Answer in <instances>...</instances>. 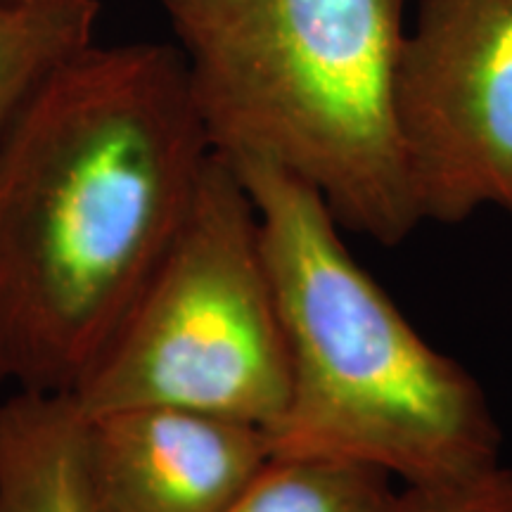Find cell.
<instances>
[{
	"mask_svg": "<svg viewBox=\"0 0 512 512\" xmlns=\"http://www.w3.org/2000/svg\"><path fill=\"white\" fill-rule=\"evenodd\" d=\"M88 415L174 406L271 434L290 358L256 207L214 152L188 214L74 392Z\"/></svg>",
	"mask_w": 512,
	"mask_h": 512,
	"instance_id": "cell-4",
	"label": "cell"
},
{
	"mask_svg": "<svg viewBox=\"0 0 512 512\" xmlns=\"http://www.w3.org/2000/svg\"><path fill=\"white\" fill-rule=\"evenodd\" d=\"M214 155L174 43H91L0 143V387L74 394Z\"/></svg>",
	"mask_w": 512,
	"mask_h": 512,
	"instance_id": "cell-1",
	"label": "cell"
},
{
	"mask_svg": "<svg viewBox=\"0 0 512 512\" xmlns=\"http://www.w3.org/2000/svg\"><path fill=\"white\" fill-rule=\"evenodd\" d=\"M226 159L259 216L290 358L271 453L356 460L403 484L458 482L501 465L482 387L351 256L318 190L266 159Z\"/></svg>",
	"mask_w": 512,
	"mask_h": 512,
	"instance_id": "cell-2",
	"label": "cell"
},
{
	"mask_svg": "<svg viewBox=\"0 0 512 512\" xmlns=\"http://www.w3.org/2000/svg\"><path fill=\"white\" fill-rule=\"evenodd\" d=\"M98 0L0 3V143L57 67L95 43Z\"/></svg>",
	"mask_w": 512,
	"mask_h": 512,
	"instance_id": "cell-8",
	"label": "cell"
},
{
	"mask_svg": "<svg viewBox=\"0 0 512 512\" xmlns=\"http://www.w3.org/2000/svg\"><path fill=\"white\" fill-rule=\"evenodd\" d=\"M211 147L273 162L384 247L420 226L394 117L408 0H157Z\"/></svg>",
	"mask_w": 512,
	"mask_h": 512,
	"instance_id": "cell-3",
	"label": "cell"
},
{
	"mask_svg": "<svg viewBox=\"0 0 512 512\" xmlns=\"http://www.w3.org/2000/svg\"><path fill=\"white\" fill-rule=\"evenodd\" d=\"M86 430L74 394L12 392L0 403V512H93Z\"/></svg>",
	"mask_w": 512,
	"mask_h": 512,
	"instance_id": "cell-7",
	"label": "cell"
},
{
	"mask_svg": "<svg viewBox=\"0 0 512 512\" xmlns=\"http://www.w3.org/2000/svg\"><path fill=\"white\" fill-rule=\"evenodd\" d=\"M394 117L422 223L512 216V0H420Z\"/></svg>",
	"mask_w": 512,
	"mask_h": 512,
	"instance_id": "cell-5",
	"label": "cell"
},
{
	"mask_svg": "<svg viewBox=\"0 0 512 512\" xmlns=\"http://www.w3.org/2000/svg\"><path fill=\"white\" fill-rule=\"evenodd\" d=\"M387 512H512V470L496 465L458 482L406 484Z\"/></svg>",
	"mask_w": 512,
	"mask_h": 512,
	"instance_id": "cell-10",
	"label": "cell"
},
{
	"mask_svg": "<svg viewBox=\"0 0 512 512\" xmlns=\"http://www.w3.org/2000/svg\"><path fill=\"white\" fill-rule=\"evenodd\" d=\"M394 498L382 467L271 453L226 512H387Z\"/></svg>",
	"mask_w": 512,
	"mask_h": 512,
	"instance_id": "cell-9",
	"label": "cell"
},
{
	"mask_svg": "<svg viewBox=\"0 0 512 512\" xmlns=\"http://www.w3.org/2000/svg\"><path fill=\"white\" fill-rule=\"evenodd\" d=\"M0 3H27V0H0Z\"/></svg>",
	"mask_w": 512,
	"mask_h": 512,
	"instance_id": "cell-11",
	"label": "cell"
},
{
	"mask_svg": "<svg viewBox=\"0 0 512 512\" xmlns=\"http://www.w3.org/2000/svg\"><path fill=\"white\" fill-rule=\"evenodd\" d=\"M268 456L261 427L219 415L174 406L88 415L93 512H226Z\"/></svg>",
	"mask_w": 512,
	"mask_h": 512,
	"instance_id": "cell-6",
	"label": "cell"
}]
</instances>
